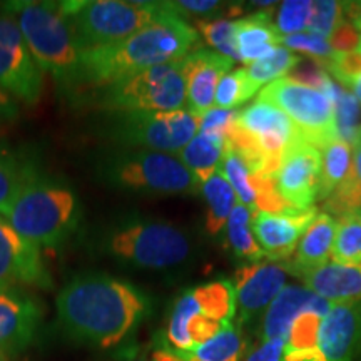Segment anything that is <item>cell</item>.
<instances>
[{
    "label": "cell",
    "mask_w": 361,
    "mask_h": 361,
    "mask_svg": "<svg viewBox=\"0 0 361 361\" xmlns=\"http://www.w3.org/2000/svg\"><path fill=\"white\" fill-rule=\"evenodd\" d=\"M288 271L276 261L246 263L234 274V291L239 311V324L258 322L274 298L283 291Z\"/></svg>",
    "instance_id": "4fadbf2b"
},
{
    "label": "cell",
    "mask_w": 361,
    "mask_h": 361,
    "mask_svg": "<svg viewBox=\"0 0 361 361\" xmlns=\"http://www.w3.org/2000/svg\"><path fill=\"white\" fill-rule=\"evenodd\" d=\"M301 61L300 56L293 54L290 49L279 47L274 49L273 52H269L268 56H264L259 61L252 62L246 69V74L256 89L263 87L266 84L274 82V80L284 78L286 74H290V71L295 67L298 62Z\"/></svg>",
    "instance_id": "836d02e7"
},
{
    "label": "cell",
    "mask_w": 361,
    "mask_h": 361,
    "mask_svg": "<svg viewBox=\"0 0 361 361\" xmlns=\"http://www.w3.org/2000/svg\"><path fill=\"white\" fill-rule=\"evenodd\" d=\"M234 62L209 49H197L186 57L188 111L196 117L214 107L216 89Z\"/></svg>",
    "instance_id": "ac0fdd59"
},
{
    "label": "cell",
    "mask_w": 361,
    "mask_h": 361,
    "mask_svg": "<svg viewBox=\"0 0 361 361\" xmlns=\"http://www.w3.org/2000/svg\"><path fill=\"white\" fill-rule=\"evenodd\" d=\"M109 179L119 188L157 196H189L201 189L178 156L146 149L117 157L109 166Z\"/></svg>",
    "instance_id": "ba28073f"
},
{
    "label": "cell",
    "mask_w": 361,
    "mask_h": 361,
    "mask_svg": "<svg viewBox=\"0 0 361 361\" xmlns=\"http://www.w3.org/2000/svg\"><path fill=\"white\" fill-rule=\"evenodd\" d=\"M256 92H258V89L252 85L250 78H247L245 67L231 71L224 74L223 79L219 80L218 89H216L214 107L236 111V107L251 101Z\"/></svg>",
    "instance_id": "e575fe53"
},
{
    "label": "cell",
    "mask_w": 361,
    "mask_h": 361,
    "mask_svg": "<svg viewBox=\"0 0 361 361\" xmlns=\"http://www.w3.org/2000/svg\"><path fill=\"white\" fill-rule=\"evenodd\" d=\"M331 259L340 264H361V211L338 219Z\"/></svg>",
    "instance_id": "1f68e13d"
},
{
    "label": "cell",
    "mask_w": 361,
    "mask_h": 361,
    "mask_svg": "<svg viewBox=\"0 0 361 361\" xmlns=\"http://www.w3.org/2000/svg\"><path fill=\"white\" fill-rule=\"evenodd\" d=\"M319 152H322V183H319L318 201H326L353 169V152L350 144L341 139L326 142L319 147Z\"/></svg>",
    "instance_id": "4316f807"
},
{
    "label": "cell",
    "mask_w": 361,
    "mask_h": 361,
    "mask_svg": "<svg viewBox=\"0 0 361 361\" xmlns=\"http://www.w3.org/2000/svg\"><path fill=\"white\" fill-rule=\"evenodd\" d=\"M29 180V176L11 157L0 154V214L4 216Z\"/></svg>",
    "instance_id": "ab89813d"
},
{
    "label": "cell",
    "mask_w": 361,
    "mask_h": 361,
    "mask_svg": "<svg viewBox=\"0 0 361 361\" xmlns=\"http://www.w3.org/2000/svg\"><path fill=\"white\" fill-rule=\"evenodd\" d=\"M40 310L35 301L16 291H0V351L25 350L39 328Z\"/></svg>",
    "instance_id": "ffe728a7"
},
{
    "label": "cell",
    "mask_w": 361,
    "mask_h": 361,
    "mask_svg": "<svg viewBox=\"0 0 361 361\" xmlns=\"http://www.w3.org/2000/svg\"><path fill=\"white\" fill-rule=\"evenodd\" d=\"M78 211V200L71 189L30 179L4 218L34 246L54 247L75 229Z\"/></svg>",
    "instance_id": "5b68a950"
},
{
    "label": "cell",
    "mask_w": 361,
    "mask_h": 361,
    "mask_svg": "<svg viewBox=\"0 0 361 361\" xmlns=\"http://www.w3.org/2000/svg\"><path fill=\"white\" fill-rule=\"evenodd\" d=\"M234 22L236 20L231 19L197 20V29L206 42L214 49V52L231 59L233 62H241L234 42Z\"/></svg>",
    "instance_id": "d590c367"
},
{
    "label": "cell",
    "mask_w": 361,
    "mask_h": 361,
    "mask_svg": "<svg viewBox=\"0 0 361 361\" xmlns=\"http://www.w3.org/2000/svg\"><path fill=\"white\" fill-rule=\"evenodd\" d=\"M283 361H326L319 348L306 351H284Z\"/></svg>",
    "instance_id": "f907efd6"
},
{
    "label": "cell",
    "mask_w": 361,
    "mask_h": 361,
    "mask_svg": "<svg viewBox=\"0 0 361 361\" xmlns=\"http://www.w3.org/2000/svg\"><path fill=\"white\" fill-rule=\"evenodd\" d=\"M361 211V184L356 178L355 169L350 171L348 178L338 186L331 196L324 201V213L329 216H338V219L343 216Z\"/></svg>",
    "instance_id": "8d00e7d4"
},
{
    "label": "cell",
    "mask_w": 361,
    "mask_h": 361,
    "mask_svg": "<svg viewBox=\"0 0 361 361\" xmlns=\"http://www.w3.org/2000/svg\"><path fill=\"white\" fill-rule=\"evenodd\" d=\"M284 346L286 343L281 340H263L247 351L241 361H283Z\"/></svg>",
    "instance_id": "681fc988"
},
{
    "label": "cell",
    "mask_w": 361,
    "mask_h": 361,
    "mask_svg": "<svg viewBox=\"0 0 361 361\" xmlns=\"http://www.w3.org/2000/svg\"><path fill=\"white\" fill-rule=\"evenodd\" d=\"M17 284L49 286L39 247L20 236L0 214V291H11Z\"/></svg>",
    "instance_id": "9a60e30c"
},
{
    "label": "cell",
    "mask_w": 361,
    "mask_h": 361,
    "mask_svg": "<svg viewBox=\"0 0 361 361\" xmlns=\"http://www.w3.org/2000/svg\"><path fill=\"white\" fill-rule=\"evenodd\" d=\"M226 323H221L218 319L209 318L206 314H196L189 319L188 324V331H189V338H191L194 346H200L202 343L209 341L211 338H214L218 333L223 329Z\"/></svg>",
    "instance_id": "bcb514c9"
},
{
    "label": "cell",
    "mask_w": 361,
    "mask_h": 361,
    "mask_svg": "<svg viewBox=\"0 0 361 361\" xmlns=\"http://www.w3.org/2000/svg\"><path fill=\"white\" fill-rule=\"evenodd\" d=\"M351 152H353L355 174L361 184V124L358 126V129L355 130L353 141H351Z\"/></svg>",
    "instance_id": "816d5d0a"
},
{
    "label": "cell",
    "mask_w": 361,
    "mask_h": 361,
    "mask_svg": "<svg viewBox=\"0 0 361 361\" xmlns=\"http://www.w3.org/2000/svg\"><path fill=\"white\" fill-rule=\"evenodd\" d=\"M243 351L245 343L241 331L234 324L226 323L214 338L200 346H194L189 356L201 361H241L245 356Z\"/></svg>",
    "instance_id": "4dcf8cb0"
},
{
    "label": "cell",
    "mask_w": 361,
    "mask_h": 361,
    "mask_svg": "<svg viewBox=\"0 0 361 361\" xmlns=\"http://www.w3.org/2000/svg\"><path fill=\"white\" fill-rule=\"evenodd\" d=\"M322 183V152L306 141L296 142L284 152L276 174L281 197L291 207L308 209L318 201Z\"/></svg>",
    "instance_id": "7c38bea8"
},
{
    "label": "cell",
    "mask_w": 361,
    "mask_h": 361,
    "mask_svg": "<svg viewBox=\"0 0 361 361\" xmlns=\"http://www.w3.org/2000/svg\"><path fill=\"white\" fill-rule=\"evenodd\" d=\"M200 34L168 2L166 11L152 24L123 42L96 49L80 56V78L96 85L119 82L154 66L180 61L197 51Z\"/></svg>",
    "instance_id": "7a4b0ae2"
},
{
    "label": "cell",
    "mask_w": 361,
    "mask_h": 361,
    "mask_svg": "<svg viewBox=\"0 0 361 361\" xmlns=\"http://www.w3.org/2000/svg\"><path fill=\"white\" fill-rule=\"evenodd\" d=\"M201 313L221 323H231L236 314V291L229 279H216L192 290Z\"/></svg>",
    "instance_id": "83f0119b"
},
{
    "label": "cell",
    "mask_w": 361,
    "mask_h": 361,
    "mask_svg": "<svg viewBox=\"0 0 361 361\" xmlns=\"http://www.w3.org/2000/svg\"><path fill=\"white\" fill-rule=\"evenodd\" d=\"M219 171L226 178V180L231 184V188L238 196V201L250 207L252 213H255L256 191L255 184H252V173L247 168V164L241 157V154H239L236 149L228 146V144H226Z\"/></svg>",
    "instance_id": "d6a6232c"
},
{
    "label": "cell",
    "mask_w": 361,
    "mask_h": 361,
    "mask_svg": "<svg viewBox=\"0 0 361 361\" xmlns=\"http://www.w3.org/2000/svg\"><path fill=\"white\" fill-rule=\"evenodd\" d=\"M0 361H8V360H7V355L2 353V351H0Z\"/></svg>",
    "instance_id": "6f0895ef"
},
{
    "label": "cell",
    "mask_w": 361,
    "mask_h": 361,
    "mask_svg": "<svg viewBox=\"0 0 361 361\" xmlns=\"http://www.w3.org/2000/svg\"><path fill=\"white\" fill-rule=\"evenodd\" d=\"M313 2L311 0H286L279 6L276 27L279 34H301L308 25Z\"/></svg>",
    "instance_id": "60d3db41"
},
{
    "label": "cell",
    "mask_w": 361,
    "mask_h": 361,
    "mask_svg": "<svg viewBox=\"0 0 361 361\" xmlns=\"http://www.w3.org/2000/svg\"><path fill=\"white\" fill-rule=\"evenodd\" d=\"M238 111H229V109H218L213 107L211 111H207L204 116L200 117V130L197 133H207L223 137L224 141H228L229 130L236 123Z\"/></svg>",
    "instance_id": "f6af8a7d"
},
{
    "label": "cell",
    "mask_w": 361,
    "mask_h": 361,
    "mask_svg": "<svg viewBox=\"0 0 361 361\" xmlns=\"http://www.w3.org/2000/svg\"><path fill=\"white\" fill-rule=\"evenodd\" d=\"M281 45H284L286 49H290V51L293 49V51L308 54L311 59L318 61L323 67L329 59H331L333 54H335L328 39L319 37V35H314V34L283 35Z\"/></svg>",
    "instance_id": "7bdbcfd3"
},
{
    "label": "cell",
    "mask_w": 361,
    "mask_h": 361,
    "mask_svg": "<svg viewBox=\"0 0 361 361\" xmlns=\"http://www.w3.org/2000/svg\"><path fill=\"white\" fill-rule=\"evenodd\" d=\"M336 228L338 219L324 211L319 213L311 223L308 231L303 234L301 241L298 243L291 258L283 263L284 269L293 276L300 278L301 274L329 263Z\"/></svg>",
    "instance_id": "44dd1931"
},
{
    "label": "cell",
    "mask_w": 361,
    "mask_h": 361,
    "mask_svg": "<svg viewBox=\"0 0 361 361\" xmlns=\"http://www.w3.org/2000/svg\"><path fill=\"white\" fill-rule=\"evenodd\" d=\"M323 316L314 311H305L293 323L290 336H288L284 351H306L318 348L319 328H322Z\"/></svg>",
    "instance_id": "74e56055"
},
{
    "label": "cell",
    "mask_w": 361,
    "mask_h": 361,
    "mask_svg": "<svg viewBox=\"0 0 361 361\" xmlns=\"http://www.w3.org/2000/svg\"><path fill=\"white\" fill-rule=\"evenodd\" d=\"M80 52L123 42L168 11V2L89 0L59 2Z\"/></svg>",
    "instance_id": "277c9868"
},
{
    "label": "cell",
    "mask_w": 361,
    "mask_h": 361,
    "mask_svg": "<svg viewBox=\"0 0 361 361\" xmlns=\"http://www.w3.org/2000/svg\"><path fill=\"white\" fill-rule=\"evenodd\" d=\"M259 101L281 109L295 123L305 141L318 149L338 139L333 104L322 90L281 78L261 90Z\"/></svg>",
    "instance_id": "9c48e42d"
},
{
    "label": "cell",
    "mask_w": 361,
    "mask_h": 361,
    "mask_svg": "<svg viewBox=\"0 0 361 361\" xmlns=\"http://www.w3.org/2000/svg\"><path fill=\"white\" fill-rule=\"evenodd\" d=\"M226 141L218 135L197 133L186 147L180 149L178 156L183 164L191 171L200 186L206 183L211 176L218 173L223 161Z\"/></svg>",
    "instance_id": "cb8c5ba5"
},
{
    "label": "cell",
    "mask_w": 361,
    "mask_h": 361,
    "mask_svg": "<svg viewBox=\"0 0 361 361\" xmlns=\"http://www.w3.org/2000/svg\"><path fill=\"white\" fill-rule=\"evenodd\" d=\"M200 191L206 201V231L209 236H219L238 202L236 192L219 169L202 184Z\"/></svg>",
    "instance_id": "d4e9b609"
},
{
    "label": "cell",
    "mask_w": 361,
    "mask_h": 361,
    "mask_svg": "<svg viewBox=\"0 0 361 361\" xmlns=\"http://www.w3.org/2000/svg\"><path fill=\"white\" fill-rule=\"evenodd\" d=\"M345 19L350 20L361 34V2H343Z\"/></svg>",
    "instance_id": "f5cc1de1"
},
{
    "label": "cell",
    "mask_w": 361,
    "mask_h": 361,
    "mask_svg": "<svg viewBox=\"0 0 361 361\" xmlns=\"http://www.w3.org/2000/svg\"><path fill=\"white\" fill-rule=\"evenodd\" d=\"M200 313L201 308L197 305L196 298H194L192 290L180 293L178 300L174 301L173 313L169 316L168 329H166V336H168L169 348L183 356L184 360L189 358V353L194 350V345L188 331L189 319Z\"/></svg>",
    "instance_id": "f1b7e54d"
},
{
    "label": "cell",
    "mask_w": 361,
    "mask_h": 361,
    "mask_svg": "<svg viewBox=\"0 0 361 361\" xmlns=\"http://www.w3.org/2000/svg\"><path fill=\"white\" fill-rule=\"evenodd\" d=\"M351 94H353V96L356 97V101L361 104V75H360V79L353 84V87H351Z\"/></svg>",
    "instance_id": "9f6ffc18"
},
{
    "label": "cell",
    "mask_w": 361,
    "mask_h": 361,
    "mask_svg": "<svg viewBox=\"0 0 361 361\" xmlns=\"http://www.w3.org/2000/svg\"><path fill=\"white\" fill-rule=\"evenodd\" d=\"M345 19V12H343V2H335V0H318L313 2L311 8V16L308 20L310 34L319 35V37H331L335 29Z\"/></svg>",
    "instance_id": "f35d334b"
},
{
    "label": "cell",
    "mask_w": 361,
    "mask_h": 361,
    "mask_svg": "<svg viewBox=\"0 0 361 361\" xmlns=\"http://www.w3.org/2000/svg\"><path fill=\"white\" fill-rule=\"evenodd\" d=\"M281 37L269 12L252 13L234 22V42L239 59L247 66L279 47Z\"/></svg>",
    "instance_id": "603a6c76"
},
{
    "label": "cell",
    "mask_w": 361,
    "mask_h": 361,
    "mask_svg": "<svg viewBox=\"0 0 361 361\" xmlns=\"http://www.w3.org/2000/svg\"><path fill=\"white\" fill-rule=\"evenodd\" d=\"M306 288L331 305L361 301V264L326 263L301 274Z\"/></svg>",
    "instance_id": "7402d4cb"
},
{
    "label": "cell",
    "mask_w": 361,
    "mask_h": 361,
    "mask_svg": "<svg viewBox=\"0 0 361 361\" xmlns=\"http://www.w3.org/2000/svg\"><path fill=\"white\" fill-rule=\"evenodd\" d=\"M226 241L229 250L246 263H258L266 258L252 233V211L239 201L226 223Z\"/></svg>",
    "instance_id": "484cf974"
},
{
    "label": "cell",
    "mask_w": 361,
    "mask_h": 361,
    "mask_svg": "<svg viewBox=\"0 0 361 361\" xmlns=\"http://www.w3.org/2000/svg\"><path fill=\"white\" fill-rule=\"evenodd\" d=\"M331 303L314 295L308 288L284 286L274 298L261 319V338L263 340H281L286 343L295 319L305 311H314L323 318L331 310Z\"/></svg>",
    "instance_id": "d6986e66"
},
{
    "label": "cell",
    "mask_w": 361,
    "mask_h": 361,
    "mask_svg": "<svg viewBox=\"0 0 361 361\" xmlns=\"http://www.w3.org/2000/svg\"><path fill=\"white\" fill-rule=\"evenodd\" d=\"M146 306L141 291L106 274L74 278L56 301L66 335L97 348L119 345L144 318Z\"/></svg>",
    "instance_id": "6da1fadb"
},
{
    "label": "cell",
    "mask_w": 361,
    "mask_h": 361,
    "mask_svg": "<svg viewBox=\"0 0 361 361\" xmlns=\"http://www.w3.org/2000/svg\"><path fill=\"white\" fill-rule=\"evenodd\" d=\"M104 106L119 114L186 109V57L109 85Z\"/></svg>",
    "instance_id": "52a82bcc"
},
{
    "label": "cell",
    "mask_w": 361,
    "mask_h": 361,
    "mask_svg": "<svg viewBox=\"0 0 361 361\" xmlns=\"http://www.w3.org/2000/svg\"><path fill=\"white\" fill-rule=\"evenodd\" d=\"M324 69L345 87H353V84L361 75V44L355 51L335 52L324 64Z\"/></svg>",
    "instance_id": "b9f144b4"
},
{
    "label": "cell",
    "mask_w": 361,
    "mask_h": 361,
    "mask_svg": "<svg viewBox=\"0 0 361 361\" xmlns=\"http://www.w3.org/2000/svg\"><path fill=\"white\" fill-rule=\"evenodd\" d=\"M200 130V117L188 109L168 112H128L117 124L121 142L146 151L178 154Z\"/></svg>",
    "instance_id": "30bf717a"
},
{
    "label": "cell",
    "mask_w": 361,
    "mask_h": 361,
    "mask_svg": "<svg viewBox=\"0 0 361 361\" xmlns=\"http://www.w3.org/2000/svg\"><path fill=\"white\" fill-rule=\"evenodd\" d=\"M124 361H149V358L146 353H142V351L133 350V353L128 355V358H126Z\"/></svg>",
    "instance_id": "11a10c76"
},
{
    "label": "cell",
    "mask_w": 361,
    "mask_h": 361,
    "mask_svg": "<svg viewBox=\"0 0 361 361\" xmlns=\"http://www.w3.org/2000/svg\"><path fill=\"white\" fill-rule=\"evenodd\" d=\"M236 124L255 135L266 157L284 156L293 144L305 141L295 123L281 109L264 101H256L238 111Z\"/></svg>",
    "instance_id": "2e32d148"
},
{
    "label": "cell",
    "mask_w": 361,
    "mask_h": 361,
    "mask_svg": "<svg viewBox=\"0 0 361 361\" xmlns=\"http://www.w3.org/2000/svg\"><path fill=\"white\" fill-rule=\"evenodd\" d=\"M191 239L166 221H135L121 226L107 239V251L123 263L141 269H168L186 263Z\"/></svg>",
    "instance_id": "8992f818"
},
{
    "label": "cell",
    "mask_w": 361,
    "mask_h": 361,
    "mask_svg": "<svg viewBox=\"0 0 361 361\" xmlns=\"http://www.w3.org/2000/svg\"><path fill=\"white\" fill-rule=\"evenodd\" d=\"M4 8L16 17L40 69L64 84L80 78L82 52L59 2H13Z\"/></svg>",
    "instance_id": "3957f363"
},
{
    "label": "cell",
    "mask_w": 361,
    "mask_h": 361,
    "mask_svg": "<svg viewBox=\"0 0 361 361\" xmlns=\"http://www.w3.org/2000/svg\"><path fill=\"white\" fill-rule=\"evenodd\" d=\"M318 348L326 361H356L361 356V301L333 305L319 328Z\"/></svg>",
    "instance_id": "e0dca14e"
},
{
    "label": "cell",
    "mask_w": 361,
    "mask_h": 361,
    "mask_svg": "<svg viewBox=\"0 0 361 361\" xmlns=\"http://www.w3.org/2000/svg\"><path fill=\"white\" fill-rule=\"evenodd\" d=\"M173 7L180 16L189 13L197 20H209L216 13L228 8L224 2H218V0H180V2H173Z\"/></svg>",
    "instance_id": "7dc6e473"
},
{
    "label": "cell",
    "mask_w": 361,
    "mask_h": 361,
    "mask_svg": "<svg viewBox=\"0 0 361 361\" xmlns=\"http://www.w3.org/2000/svg\"><path fill=\"white\" fill-rule=\"evenodd\" d=\"M319 214L318 207L311 206L308 209H290L279 214L252 213V233L258 245L263 250L266 259L284 263L293 256L298 243L303 234L308 231L311 223Z\"/></svg>",
    "instance_id": "5bb4252c"
},
{
    "label": "cell",
    "mask_w": 361,
    "mask_h": 361,
    "mask_svg": "<svg viewBox=\"0 0 361 361\" xmlns=\"http://www.w3.org/2000/svg\"><path fill=\"white\" fill-rule=\"evenodd\" d=\"M329 101L333 104V112H335V128L336 135L341 141L351 144L353 141L355 130L358 129V123L361 119V104L356 101L353 94L348 92L329 80L323 90Z\"/></svg>",
    "instance_id": "f546056e"
},
{
    "label": "cell",
    "mask_w": 361,
    "mask_h": 361,
    "mask_svg": "<svg viewBox=\"0 0 361 361\" xmlns=\"http://www.w3.org/2000/svg\"><path fill=\"white\" fill-rule=\"evenodd\" d=\"M13 99L8 96L7 92H4L2 89H0V114H6V116H11L13 112Z\"/></svg>",
    "instance_id": "db71d44e"
},
{
    "label": "cell",
    "mask_w": 361,
    "mask_h": 361,
    "mask_svg": "<svg viewBox=\"0 0 361 361\" xmlns=\"http://www.w3.org/2000/svg\"><path fill=\"white\" fill-rule=\"evenodd\" d=\"M288 78L295 80L298 84H303V85H308V87L322 90V92L324 90V87H326L329 80H331L329 79L326 69H324L318 61H314V59H303V57H301V61L290 71Z\"/></svg>",
    "instance_id": "ee69618b"
},
{
    "label": "cell",
    "mask_w": 361,
    "mask_h": 361,
    "mask_svg": "<svg viewBox=\"0 0 361 361\" xmlns=\"http://www.w3.org/2000/svg\"><path fill=\"white\" fill-rule=\"evenodd\" d=\"M0 89L29 106L40 101L44 90V71L7 8L0 11Z\"/></svg>",
    "instance_id": "8fae6325"
},
{
    "label": "cell",
    "mask_w": 361,
    "mask_h": 361,
    "mask_svg": "<svg viewBox=\"0 0 361 361\" xmlns=\"http://www.w3.org/2000/svg\"><path fill=\"white\" fill-rule=\"evenodd\" d=\"M329 44H331L333 51L335 52L355 51V49L361 44V34L350 20L343 19L341 24L336 27L335 32L329 37Z\"/></svg>",
    "instance_id": "c3c4849f"
}]
</instances>
